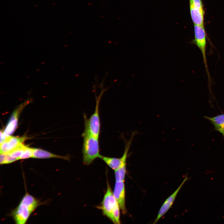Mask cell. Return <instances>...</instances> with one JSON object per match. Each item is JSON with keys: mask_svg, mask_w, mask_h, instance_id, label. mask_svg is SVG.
<instances>
[{"mask_svg": "<svg viewBox=\"0 0 224 224\" xmlns=\"http://www.w3.org/2000/svg\"><path fill=\"white\" fill-rule=\"evenodd\" d=\"M107 184L106 192L100 205L97 208L101 210L103 214L113 222L119 224L121 223L120 209L108 181Z\"/></svg>", "mask_w": 224, "mask_h": 224, "instance_id": "cell-3", "label": "cell"}, {"mask_svg": "<svg viewBox=\"0 0 224 224\" xmlns=\"http://www.w3.org/2000/svg\"><path fill=\"white\" fill-rule=\"evenodd\" d=\"M40 204L39 200L26 192L18 206L11 212L10 215L16 223L25 224L31 214Z\"/></svg>", "mask_w": 224, "mask_h": 224, "instance_id": "cell-1", "label": "cell"}, {"mask_svg": "<svg viewBox=\"0 0 224 224\" xmlns=\"http://www.w3.org/2000/svg\"><path fill=\"white\" fill-rule=\"evenodd\" d=\"M136 134V132H133L128 140L125 139V148L122 156L115 158L101 155L100 158L102 159L109 167L114 171L118 169L124 163H126L128 153L133 139Z\"/></svg>", "mask_w": 224, "mask_h": 224, "instance_id": "cell-6", "label": "cell"}, {"mask_svg": "<svg viewBox=\"0 0 224 224\" xmlns=\"http://www.w3.org/2000/svg\"><path fill=\"white\" fill-rule=\"evenodd\" d=\"M105 78L100 84L101 91L99 96L95 94L96 105L94 112L90 117L88 119L86 114H83L84 122V129L82 136L86 135H91L96 137L99 138L100 132V121L99 114V106L100 101L104 93L109 88H104V83Z\"/></svg>", "mask_w": 224, "mask_h": 224, "instance_id": "cell-2", "label": "cell"}, {"mask_svg": "<svg viewBox=\"0 0 224 224\" xmlns=\"http://www.w3.org/2000/svg\"><path fill=\"white\" fill-rule=\"evenodd\" d=\"M29 102L28 100L20 105L14 110L11 116L3 133L8 137L12 134L16 129L18 123V118L23 108Z\"/></svg>", "mask_w": 224, "mask_h": 224, "instance_id": "cell-9", "label": "cell"}, {"mask_svg": "<svg viewBox=\"0 0 224 224\" xmlns=\"http://www.w3.org/2000/svg\"><path fill=\"white\" fill-rule=\"evenodd\" d=\"M32 158H59L64 160L69 159L68 156H62L53 154L43 150L33 148Z\"/></svg>", "mask_w": 224, "mask_h": 224, "instance_id": "cell-13", "label": "cell"}, {"mask_svg": "<svg viewBox=\"0 0 224 224\" xmlns=\"http://www.w3.org/2000/svg\"><path fill=\"white\" fill-rule=\"evenodd\" d=\"M26 139L25 137L9 136L6 141L0 144V153L11 152L23 144Z\"/></svg>", "mask_w": 224, "mask_h": 224, "instance_id": "cell-10", "label": "cell"}, {"mask_svg": "<svg viewBox=\"0 0 224 224\" xmlns=\"http://www.w3.org/2000/svg\"><path fill=\"white\" fill-rule=\"evenodd\" d=\"M4 134L3 132L0 131V144L2 143L6 140L8 137Z\"/></svg>", "mask_w": 224, "mask_h": 224, "instance_id": "cell-16", "label": "cell"}, {"mask_svg": "<svg viewBox=\"0 0 224 224\" xmlns=\"http://www.w3.org/2000/svg\"><path fill=\"white\" fill-rule=\"evenodd\" d=\"M194 38L190 42L196 45L200 50L208 80V85L211 88V79L208 71L206 57L207 35L204 26L194 25Z\"/></svg>", "mask_w": 224, "mask_h": 224, "instance_id": "cell-5", "label": "cell"}, {"mask_svg": "<svg viewBox=\"0 0 224 224\" xmlns=\"http://www.w3.org/2000/svg\"><path fill=\"white\" fill-rule=\"evenodd\" d=\"M26 146L23 144L17 148L8 153L12 157L16 159L17 160H20V157Z\"/></svg>", "mask_w": 224, "mask_h": 224, "instance_id": "cell-14", "label": "cell"}, {"mask_svg": "<svg viewBox=\"0 0 224 224\" xmlns=\"http://www.w3.org/2000/svg\"><path fill=\"white\" fill-rule=\"evenodd\" d=\"M213 125L214 130L219 132L224 137V114L212 117H204Z\"/></svg>", "mask_w": 224, "mask_h": 224, "instance_id": "cell-12", "label": "cell"}, {"mask_svg": "<svg viewBox=\"0 0 224 224\" xmlns=\"http://www.w3.org/2000/svg\"><path fill=\"white\" fill-rule=\"evenodd\" d=\"M83 142L82 153L83 162L89 165L97 158H100L99 138L88 135H82Z\"/></svg>", "mask_w": 224, "mask_h": 224, "instance_id": "cell-4", "label": "cell"}, {"mask_svg": "<svg viewBox=\"0 0 224 224\" xmlns=\"http://www.w3.org/2000/svg\"><path fill=\"white\" fill-rule=\"evenodd\" d=\"M189 4L190 16L194 25L204 26L205 12L203 7Z\"/></svg>", "mask_w": 224, "mask_h": 224, "instance_id": "cell-11", "label": "cell"}, {"mask_svg": "<svg viewBox=\"0 0 224 224\" xmlns=\"http://www.w3.org/2000/svg\"><path fill=\"white\" fill-rule=\"evenodd\" d=\"M189 179V178H188L187 175H186L184 180L178 188L164 202L160 208L157 216L154 221L153 224L156 223L160 218L167 212L174 203L175 198L180 189L185 182Z\"/></svg>", "mask_w": 224, "mask_h": 224, "instance_id": "cell-8", "label": "cell"}, {"mask_svg": "<svg viewBox=\"0 0 224 224\" xmlns=\"http://www.w3.org/2000/svg\"><path fill=\"white\" fill-rule=\"evenodd\" d=\"M125 193L124 181H116L113 193L124 215L126 214L127 212L125 206Z\"/></svg>", "mask_w": 224, "mask_h": 224, "instance_id": "cell-7", "label": "cell"}, {"mask_svg": "<svg viewBox=\"0 0 224 224\" xmlns=\"http://www.w3.org/2000/svg\"><path fill=\"white\" fill-rule=\"evenodd\" d=\"M33 148H30L27 146L25 147L23 152L20 158L21 159H24L32 157Z\"/></svg>", "mask_w": 224, "mask_h": 224, "instance_id": "cell-15", "label": "cell"}]
</instances>
